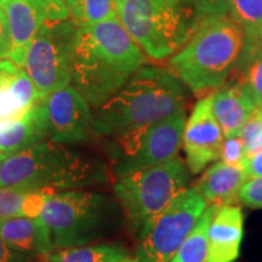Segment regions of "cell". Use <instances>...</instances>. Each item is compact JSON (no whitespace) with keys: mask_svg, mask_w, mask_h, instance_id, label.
Segmentation results:
<instances>
[{"mask_svg":"<svg viewBox=\"0 0 262 262\" xmlns=\"http://www.w3.org/2000/svg\"><path fill=\"white\" fill-rule=\"evenodd\" d=\"M228 16L243 27L247 39L262 37V0H231Z\"/></svg>","mask_w":262,"mask_h":262,"instance_id":"24","label":"cell"},{"mask_svg":"<svg viewBox=\"0 0 262 262\" xmlns=\"http://www.w3.org/2000/svg\"><path fill=\"white\" fill-rule=\"evenodd\" d=\"M220 158L228 165L244 169L247 163V148L239 135L224 137Z\"/></svg>","mask_w":262,"mask_h":262,"instance_id":"26","label":"cell"},{"mask_svg":"<svg viewBox=\"0 0 262 262\" xmlns=\"http://www.w3.org/2000/svg\"><path fill=\"white\" fill-rule=\"evenodd\" d=\"M261 130H262V108H256L238 134L239 137L243 140L245 148H248V147L254 142V140L256 139L258 134L261 133Z\"/></svg>","mask_w":262,"mask_h":262,"instance_id":"28","label":"cell"},{"mask_svg":"<svg viewBox=\"0 0 262 262\" xmlns=\"http://www.w3.org/2000/svg\"><path fill=\"white\" fill-rule=\"evenodd\" d=\"M188 89L169 68L142 66L94 110L95 136L112 137L186 110Z\"/></svg>","mask_w":262,"mask_h":262,"instance_id":"2","label":"cell"},{"mask_svg":"<svg viewBox=\"0 0 262 262\" xmlns=\"http://www.w3.org/2000/svg\"><path fill=\"white\" fill-rule=\"evenodd\" d=\"M235 68H241L239 81L244 84L257 108H262V37L247 39Z\"/></svg>","mask_w":262,"mask_h":262,"instance_id":"21","label":"cell"},{"mask_svg":"<svg viewBox=\"0 0 262 262\" xmlns=\"http://www.w3.org/2000/svg\"><path fill=\"white\" fill-rule=\"evenodd\" d=\"M0 262H29L28 256L10 248L0 237Z\"/></svg>","mask_w":262,"mask_h":262,"instance_id":"32","label":"cell"},{"mask_svg":"<svg viewBox=\"0 0 262 262\" xmlns=\"http://www.w3.org/2000/svg\"><path fill=\"white\" fill-rule=\"evenodd\" d=\"M245 40L243 27L228 15L205 17L187 44L170 57L169 70L189 91L203 97L227 81Z\"/></svg>","mask_w":262,"mask_h":262,"instance_id":"3","label":"cell"},{"mask_svg":"<svg viewBox=\"0 0 262 262\" xmlns=\"http://www.w3.org/2000/svg\"><path fill=\"white\" fill-rule=\"evenodd\" d=\"M244 169L221 162L206 168L195 187L209 206L216 209L239 204V192L247 181Z\"/></svg>","mask_w":262,"mask_h":262,"instance_id":"19","label":"cell"},{"mask_svg":"<svg viewBox=\"0 0 262 262\" xmlns=\"http://www.w3.org/2000/svg\"><path fill=\"white\" fill-rule=\"evenodd\" d=\"M244 171L248 179L260 178V176H262V149L248 157L247 163H245L244 166Z\"/></svg>","mask_w":262,"mask_h":262,"instance_id":"31","label":"cell"},{"mask_svg":"<svg viewBox=\"0 0 262 262\" xmlns=\"http://www.w3.org/2000/svg\"><path fill=\"white\" fill-rule=\"evenodd\" d=\"M244 219L237 205L216 209L208 229V262H234L241 254Z\"/></svg>","mask_w":262,"mask_h":262,"instance_id":"15","label":"cell"},{"mask_svg":"<svg viewBox=\"0 0 262 262\" xmlns=\"http://www.w3.org/2000/svg\"><path fill=\"white\" fill-rule=\"evenodd\" d=\"M106 179L102 163L47 139L6 157L0 170V188L50 189L57 193L97 185Z\"/></svg>","mask_w":262,"mask_h":262,"instance_id":"4","label":"cell"},{"mask_svg":"<svg viewBox=\"0 0 262 262\" xmlns=\"http://www.w3.org/2000/svg\"><path fill=\"white\" fill-rule=\"evenodd\" d=\"M147 62L119 17L78 27L72 48L71 85L95 108L122 89Z\"/></svg>","mask_w":262,"mask_h":262,"instance_id":"1","label":"cell"},{"mask_svg":"<svg viewBox=\"0 0 262 262\" xmlns=\"http://www.w3.org/2000/svg\"><path fill=\"white\" fill-rule=\"evenodd\" d=\"M187 164L179 157L118 178L114 194L130 228L139 234L147 222L185 191L189 183Z\"/></svg>","mask_w":262,"mask_h":262,"instance_id":"7","label":"cell"},{"mask_svg":"<svg viewBox=\"0 0 262 262\" xmlns=\"http://www.w3.org/2000/svg\"><path fill=\"white\" fill-rule=\"evenodd\" d=\"M117 15L146 56L156 61L181 50L203 19L193 0H117Z\"/></svg>","mask_w":262,"mask_h":262,"instance_id":"5","label":"cell"},{"mask_svg":"<svg viewBox=\"0 0 262 262\" xmlns=\"http://www.w3.org/2000/svg\"><path fill=\"white\" fill-rule=\"evenodd\" d=\"M5 158H6V156L4 155V153L0 152V170H2V165H3V163H4Z\"/></svg>","mask_w":262,"mask_h":262,"instance_id":"34","label":"cell"},{"mask_svg":"<svg viewBox=\"0 0 262 262\" xmlns=\"http://www.w3.org/2000/svg\"><path fill=\"white\" fill-rule=\"evenodd\" d=\"M78 27L72 19H55L41 26L24 63L25 71L42 96L72 81V48Z\"/></svg>","mask_w":262,"mask_h":262,"instance_id":"10","label":"cell"},{"mask_svg":"<svg viewBox=\"0 0 262 262\" xmlns=\"http://www.w3.org/2000/svg\"><path fill=\"white\" fill-rule=\"evenodd\" d=\"M114 205L102 193L71 189L48 198L40 219L50 231L55 249L88 245L112 226Z\"/></svg>","mask_w":262,"mask_h":262,"instance_id":"6","label":"cell"},{"mask_svg":"<svg viewBox=\"0 0 262 262\" xmlns=\"http://www.w3.org/2000/svg\"><path fill=\"white\" fill-rule=\"evenodd\" d=\"M119 262H137V261H136V258H130V257H127V258H124V260L119 261Z\"/></svg>","mask_w":262,"mask_h":262,"instance_id":"36","label":"cell"},{"mask_svg":"<svg viewBox=\"0 0 262 262\" xmlns=\"http://www.w3.org/2000/svg\"><path fill=\"white\" fill-rule=\"evenodd\" d=\"M239 203L253 209H262V176L248 179L239 192Z\"/></svg>","mask_w":262,"mask_h":262,"instance_id":"27","label":"cell"},{"mask_svg":"<svg viewBox=\"0 0 262 262\" xmlns=\"http://www.w3.org/2000/svg\"><path fill=\"white\" fill-rule=\"evenodd\" d=\"M216 210L209 206L170 262H208V229Z\"/></svg>","mask_w":262,"mask_h":262,"instance_id":"22","label":"cell"},{"mask_svg":"<svg viewBox=\"0 0 262 262\" xmlns=\"http://www.w3.org/2000/svg\"><path fill=\"white\" fill-rule=\"evenodd\" d=\"M208 203L195 187L186 188L137 234V262H170L187 239Z\"/></svg>","mask_w":262,"mask_h":262,"instance_id":"9","label":"cell"},{"mask_svg":"<svg viewBox=\"0 0 262 262\" xmlns=\"http://www.w3.org/2000/svg\"><path fill=\"white\" fill-rule=\"evenodd\" d=\"M187 120L186 110L158 122L108 137L107 153L116 178L178 157Z\"/></svg>","mask_w":262,"mask_h":262,"instance_id":"8","label":"cell"},{"mask_svg":"<svg viewBox=\"0 0 262 262\" xmlns=\"http://www.w3.org/2000/svg\"><path fill=\"white\" fill-rule=\"evenodd\" d=\"M10 51V27L8 15L0 6V60L9 58Z\"/></svg>","mask_w":262,"mask_h":262,"instance_id":"30","label":"cell"},{"mask_svg":"<svg viewBox=\"0 0 262 262\" xmlns=\"http://www.w3.org/2000/svg\"><path fill=\"white\" fill-rule=\"evenodd\" d=\"M5 11L10 27L9 58L19 67H24L28 49L42 25L70 18L64 0H10Z\"/></svg>","mask_w":262,"mask_h":262,"instance_id":"12","label":"cell"},{"mask_svg":"<svg viewBox=\"0 0 262 262\" xmlns=\"http://www.w3.org/2000/svg\"><path fill=\"white\" fill-rule=\"evenodd\" d=\"M224 134L212 112L211 94L201 97L187 118L182 136L186 164L191 173H199L220 159Z\"/></svg>","mask_w":262,"mask_h":262,"instance_id":"13","label":"cell"},{"mask_svg":"<svg viewBox=\"0 0 262 262\" xmlns=\"http://www.w3.org/2000/svg\"><path fill=\"white\" fill-rule=\"evenodd\" d=\"M49 139L74 146L95 136L94 110L73 85L42 97Z\"/></svg>","mask_w":262,"mask_h":262,"instance_id":"11","label":"cell"},{"mask_svg":"<svg viewBox=\"0 0 262 262\" xmlns=\"http://www.w3.org/2000/svg\"><path fill=\"white\" fill-rule=\"evenodd\" d=\"M202 18L225 16L229 12L231 0H193Z\"/></svg>","mask_w":262,"mask_h":262,"instance_id":"29","label":"cell"},{"mask_svg":"<svg viewBox=\"0 0 262 262\" xmlns=\"http://www.w3.org/2000/svg\"><path fill=\"white\" fill-rule=\"evenodd\" d=\"M40 257L41 262H119L129 253L119 244H97L60 249Z\"/></svg>","mask_w":262,"mask_h":262,"instance_id":"20","label":"cell"},{"mask_svg":"<svg viewBox=\"0 0 262 262\" xmlns=\"http://www.w3.org/2000/svg\"><path fill=\"white\" fill-rule=\"evenodd\" d=\"M31 189L18 187L0 188V220L25 216L26 199Z\"/></svg>","mask_w":262,"mask_h":262,"instance_id":"25","label":"cell"},{"mask_svg":"<svg viewBox=\"0 0 262 262\" xmlns=\"http://www.w3.org/2000/svg\"><path fill=\"white\" fill-rule=\"evenodd\" d=\"M42 97L24 67L0 60V123L22 116Z\"/></svg>","mask_w":262,"mask_h":262,"instance_id":"14","label":"cell"},{"mask_svg":"<svg viewBox=\"0 0 262 262\" xmlns=\"http://www.w3.org/2000/svg\"><path fill=\"white\" fill-rule=\"evenodd\" d=\"M49 139L42 98L27 112L0 123V152L11 156Z\"/></svg>","mask_w":262,"mask_h":262,"instance_id":"16","label":"cell"},{"mask_svg":"<svg viewBox=\"0 0 262 262\" xmlns=\"http://www.w3.org/2000/svg\"><path fill=\"white\" fill-rule=\"evenodd\" d=\"M212 112L220 124L224 137L238 135L247 120L256 110L253 97L242 81L224 84L211 93Z\"/></svg>","mask_w":262,"mask_h":262,"instance_id":"17","label":"cell"},{"mask_svg":"<svg viewBox=\"0 0 262 262\" xmlns=\"http://www.w3.org/2000/svg\"><path fill=\"white\" fill-rule=\"evenodd\" d=\"M9 2L10 0H0V6H2V8H6V6H8V4H9Z\"/></svg>","mask_w":262,"mask_h":262,"instance_id":"35","label":"cell"},{"mask_svg":"<svg viewBox=\"0 0 262 262\" xmlns=\"http://www.w3.org/2000/svg\"><path fill=\"white\" fill-rule=\"evenodd\" d=\"M77 27L96 25L117 16V0H64Z\"/></svg>","mask_w":262,"mask_h":262,"instance_id":"23","label":"cell"},{"mask_svg":"<svg viewBox=\"0 0 262 262\" xmlns=\"http://www.w3.org/2000/svg\"><path fill=\"white\" fill-rule=\"evenodd\" d=\"M0 237L26 256H41L55 250L50 231L39 217H9L0 220Z\"/></svg>","mask_w":262,"mask_h":262,"instance_id":"18","label":"cell"},{"mask_svg":"<svg viewBox=\"0 0 262 262\" xmlns=\"http://www.w3.org/2000/svg\"><path fill=\"white\" fill-rule=\"evenodd\" d=\"M260 149H262V130H261V133L257 135L256 139L254 140V142L247 148V158L249 156L256 153L257 150H260Z\"/></svg>","mask_w":262,"mask_h":262,"instance_id":"33","label":"cell"}]
</instances>
